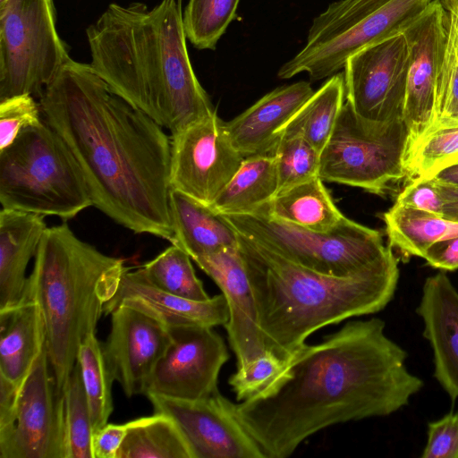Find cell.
I'll return each instance as SVG.
<instances>
[{"mask_svg":"<svg viewBox=\"0 0 458 458\" xmlns=\"http://www.w3.org/2000/svg\"><path fill=\"white\" fill-rule=\"evenodd\" d=\"M378 318L352 320L303 344L263 389L236 404L237 416L266 458H285L329 426L386 416L407 405L423 381Z\"/></svg>","mask_w":458,"mask_h":458,"instance_id":"1","label":"cell"},{"mask_svg":"<svg viewBox=\"0 0 458 458\" xmlns=\"http://www.w3.org/2000/svg\"><path fill=\"white\" fill-rule=\"evenodd\" d=\"M39 106L80 165L93 206L134 233L171 242L172 143L163 127L89 64L72 58L45 89Z\"/></svg>","mask_w":458,"mask_h":458,"instance_id":"2","label":"cell"},{"mask_svg":"<svg viewBox=\"0 0 458 458\" xmlns=\"http://www.w3.org/2000/svg\"><path fill=\"white\" fill-rule=\"evenodd\" d=\"M86 35L94 71L172 135L216 113L190 60L182 0L112 3Z\"/></svg>","mask_w":458,"mask_h":458,"instance_id":"3","label":"cell"},{"mask_svg":"<svg viewBox=\"0 0 458 458\" xmlns=\"http://www.w3.org/2000/svg\"><path fill=\"white\" fill-rule=\"evenodd\" d=\"M238 234L266 349L284 360L317 330L377 313L394 297L399 268L389 245L366 269L334 276L303 267Z\"/></svg>","mask_w":458,"mask_h":458,"instance_id":"4","label":"cell"},{"mask_svg":"<svg viewBox=\"0 0 458 458\" xmlns=\"http://www.w3.org/2000/svg\"><path fill=\"white\" fill-rule=\"evenodd\" d=\"M126 267L80 240L66 223L47 227L21 301L41 310L49 362L63 391L83 340L96 328Z\"/></svg>","mask_w":458,"mask_h":458,"instance_id":"5","label":"cell"},{"mask_svg":"<svg viewBox=\"0 0 458 458\" xmlns=\"http://www.w3.org/2000/svg\"><path fill=\"white\" fill-rule=\"evenodd\" d=\"M0 203L2 208L64 220L93 206L80 165L44 119L0 150Z\"/></svg>","mask_w":458,"mask_h":458,"instance_id":"6","label":"cell"},{"mask_svg":"<svg viewBox=\"0 0 458 458\" xmlns=\"http://www.w3.org/2000/svg\"><path fill=\"white\" fill-rule=\"evenodd\" d=\"M241 234L303 267L324 275L357 274L387 250L382 234L344 216L328 232H315L262 215L225 216Z\"/></svg>","mask_w":458,"mask_h":458,"instance_id":"7","label":"cell"},{"mask_svg":"<svg viewBox=\"0 0 458 458\" xmlns=\"http://www.w3.org/2000/svg\"><path fill=\"white\" fill-rule=\"evenodd\" d=\"M407 142L403 118L386 123L364 121L344 103L320 153L318 176L324 182L383 195L393 182L405 177Z\"/></svg>","mask_w":458,"mask_h":458,"instance_id":"8","label":"cell"},{"mask_svg":"<svg viewBox=\"0 0 458 458\" xmlns=\"http://www.w3.org/2000/svg\"><path fill=\"white\" fill-rule=\"evenodd\" d=\"M55 21L53 0H8L0 5V101L40 98L70 59Z\"/></svg>","mask_w":458,"mask_h":458,"instance_id":"9","label":"cell"},{"mask_svg":"<svg viewBox=\"0 0 458 458\" xmlns=\"http://www.w3.org/2000/svg\"><path fill=\"white\" fill-rule=\"evenodd\" d=\"M0 458H67L64 394L47 344L20 386L12 417L0 426Z\"/></svg>","mask_w":458,"mask_h":458,"instance_id":"10","label":"cell"},{"mask_svg":"<svg viewBox=\"0 0 458 458\" xmlns=\"http://www.w3.org/2000/svg\"><path fill=\"white\" fill-rule=\"evenodd\" d=\"M408 67L409 47L403 31L355 52L344 66L346 103L364 121L403 118Z\"/></svg>","mask_w":458,"mask_h":458,"instance_id":"11","label":"cell"},{"mask_svg":"<svg viewBox=\"0 0 458 458\" xmlns=\"http://www.w3.org/2000/svg\"><path fill=\"white\" fill-rule=\"evenodd\" d=\"M216 112L176 134L171 143V189L210 206L241 166Z\"/></svg>","mask_w":458,"mask_h":458,"instance_id":"12","label":"cell"},{"mask_svg":"<svg viewBox=\"0 0 458 458\" xmlns=\"http://www.w3.org/2000/svg\"><path fill=\"white\" fill-rule=\"evenodd\" d=\"M147 397L155 413L174 421L192 458H266L240 421L236 404L219 392L194 400L157 394Z\"/></svg>","mask_w":458,"mask_h":458,"instance_id":"13","label":"cell"},{"mask_svg":"<svg viewBox=\"0 0 458 458\" xmlns=\"http://www.w3.org/2000/svg\"><path fill=\"white\" fill-rule=\"evenodd\" d=\"M171 343L158 360L145 395L194 400L218 391L220 370L229 359L222 337L212 327H170Z\"/></svg>","mask_w":458,"mask_h":458,"instance_id":"14","label":"cell"},{"mask_svg":"<svg viewBox=\"0 0 458 458\" xmlns=\"http://www.w3.org/2000/svg\"><path fill=\"white\" fill-rule=\"evenodd\" d=\"M433 0H389L346 30L305 45L278 70L280 79L307 72L311 81L329 78L361 48L403 31Z\"/></svg>","mask_w":458,"mask_h":458,"instance_id":"15","label":"cell"},{"mask_svg":"<svg viewBox=\"0 0 458 458\" xmlns=\"http://www.w3.org/2000/svg\"><path fill=\"white\" fill-rule=\"evenodd\" d=\"M403 31L409 47L403 112L408 149L435 123L436 83L447 32V15L441 0H433Z\"/></svg>","mask_w":458,"mask_h":458,"instance_id":"16","label":"cell"},{"mask_svg":"<svg viewBox=\"0 0 458 458\" xmlns=\"http://www.w3.org/2000/svg\"><path fill=\"white\" fill-rule=\"evenodd\" d=\"M103 351L114 380L127 397L145 394L148 380L171 343L169 328L147 313L119 305L109 314Z\"/></svg>","mask_w":458,"mask_h":458,"instance_id":"17","label":"cell"},{"mask_svg":"<svg viewBox=\"0 0 458 458\" xmlns=\"http://www.w3.org/2000/svg\"><path fill=\"white\" fill-rule=\"evenodd\" d=\"M220 288L229 319L225 325L237 367L257 359L267 349L258 325L252 288L239 246L192 259Z\"/></svg>","mask_w":458,"mask_h":458,"instance_id":"18","label":"cell"},{"mask_svg":"<svg viewBox=\"0 0 458 458\" xmlns=\"http://www.w3.org/2000/svg\"><path fill=\"white\" fill-rule=\"evenodd\" d=\"M119 305L138 309L167 327L183 325L225 326L229 310L223 293L206 301H193L161 291L148 284L140 269L127 267L114 297L105 305V314Z\"/></svg>","mask_w":458,"mask_h":458,"instance_id":"19","label":"cell"},{"mask_svg":"<svg viewBox=\"0 0 458 458\" xmlns=\"http://www.w3.org/2000/svg\"><path fill=\"white\" fill-rule=\"evenodd\" d=\"M417 313L434 353V377L453 403L458 398V292L439 272L426 279Z\"/></svg>","mask_w":458,"mask_h":458,"instance_id":"20","label":"cell"},{"mask_svg":"<svg viewBox=\"0 0 458 458\" xmlns=\"http://www.w3.org/2000/svg\"><path fill=\"white\" fill-rule=\"evenodd\" d=\"M313 93L304 81L278 87L224 122L225 133L243 157L272 153L284 126Z\"/></svg>","mask_w":458,"mask_h":458,"instance_id":"21","label":"cell"},{"mask_svg":"<svg viewBox=\"0 0 458 458\" xmlns=\"http://www.w3.org/2000/svg\"><path fill=\"white\" fill-rule=\"evenodd\" d=\"M45 216L1 208L0 211V310L21 301L26 269L35 257L47 226Z\"/></svg>","mask_w":458,"mask_h":458,"instance_id":"22","label":"cell"},{"mask_svg":"<svg viewBox=\"0 0 458 458\" xmlns=\"http://www.w3.org/2000/svg\"><path fill=\"white\" fill-rule=\"evenodd\" d=\"M169 206L174 229L171 243L191 259L239 246L237 231L210 206L174 189L170 191Z\"/></svg>","mask_w":458,"mask_h":458,"instance_id":"23","label":"cell"},{"mask_svg":"<svg viewBox=\"0 0 458 458\" xmlns=\"http://www.w3.org/2000/svg\"><path fill=\"white\" fill-rule=\"evenodd\" d=\"M46 344L39 306L31 301L0 310V376L21 386Z\"/></svg>","mask_w":458,"mask_h":458,"instance_id":"24","label":"cell"},{"mask_svg":"<svg viewBox=\"0 0 458 458\" xmlns=\"http://www.w3.org/2000/svg\"><path fill=\"white\" fill-rule=\"evenodd\" d=\"M323 182L317 176L279 191L254 214L315 232H328L338 225L344 216Z\"/></svg>","mask_w":458,"mask_h":458,"instance_id":"25","label":"cell"},{"mask_svg":"<svg viewBox=\"0 0 458 458\" xmlns=\"http://www.w3.org/2000/svg\"><path fill=\"white\" fill-rule=\"evenodd\" d=\"M278 192L272 153L244 157L241 166L210 207L225 216L251 215Z\"/></svg>","mask_w":458,"mask_h":458,"instance_id":"26","label":"cell"},{"mask_svg":"<svg viewBox=\"0 0 458 458\" xmlns=\"http://www.w3.org/2000/svg\"><path fill=\"white\" fill-rule=\"evenodd\" d=\"M389 246L404 258H424L435 242L458 235V223L432 212L394 202L382 215Z\"/></svg>","mask_w":458,"mask_h":458,"instance_id":"27","label":"cell"},{"mask_svg":"<svg viewBox=\"0 0 458 458\" xmlns=\"http://www.w3.org/2000/svg\"><path fill=\"white\" fill-rule=\"evenodd\" d=\"M344 98V76L337 72L314 91L281 133L301 135L321 153L333 133Z\"/></svg>","mask_w":458,"mask_h":458,"instance_id":"28","label":"cell"},{"mask_svg":"<svg viewBox=\"0 0 458 458\" xmlns=\"http://www.w3.org/2000/svg\"><path fill=\"white\" fill-rule=\"evenodd\" d=\"M126 426L117 458H192L178 427L165 415L154 412Z\"/></svg>","mask_w":458,"mask_h":458,"instance_id":"29","label":"cell"},{"mask_svg":"<svg viewBox=\"0 0 458 458\" xmlns=\"http://www.w3.org/2000/svg\"><path fill=\"white\" fill-rule=\"evenodd\" d=\"M87 396L94 432L107 424L114 410L112 385L114 377L106 360L103 344L96 333L81 343L77 360Z\"/></svg>","mask_w":458,"mask_h":458,"instance_id":"30","label":"cell"},{"mask_svg":"<svg viewBox=\"0 0 458 458\" xmlns=\"http://www.w3.org/2000/svg\"><path fill=\"white\" fill-rule=\"evenodd\" d=\"M458 163V123L436 124L407 149L405 177L410 181L431 179Z\"/></svg>","mask_w":458,"mask_h":458,"instance_id":"31","label":"cell"},{"mask_svg":"<svg viewBox=\"0 0 458 458\" xmlns=\"http://www.w3.org/2000/svg\"><path fill=\"white\" fill-rule=\"evenodd\" d=\"M191 259L182 248L172 244L139 269L148 284L161 291L189 300L206 301L210 297L197 277Z\"/></svg>","mask_w":458,"mask_h":458,"instance_id":"32","label":"cell"},{"mask_svg":"<svg viewBox=\"0 0 458 458\" xmlns=\"http://www.w3.org/2000/svg\"><path fill=\"white\" fill-rule=\"evenodd\" d=\"M67 458H93L94 428L76 361L63 388Z\"/></svg>","mask_w":458,"mask_h":458,"instance_id":"33","label":"cell"},{"mask_svg":"<svg viewBox=\"0 0 458 458\" xmlns=\"http://www.w3.org/2000/svg\"><path fill=\"white\" fill-rule=\"evenodd\" d=\"M240 0H189L183 12L187 38L198 49L214 50L235 19Z\"/></svg>","mask_w":458,"mask_h":458,"instance_id":"34","label":"cell"},{"mask_svg":"<svg viewBox=\"0 0 458 458\" xmlns=\"http://www.w3.org/2000/svg\"><path fill=\"white\" fill-rule=\"evenodd\" d=\"M272 154L278 192L318 176L320 152L301 135L281 133Z\"/></svg>","mask_w":458,"mask_h":458,"instance_id":"35","label":"cell"},{"mask_svg":"<svg viewBox=\"0 0 458 458\" xmlns=\"http://www.w3.org/2000/svg\"><path fill=\"white\" fill-rule=\"evenodd\" d=\"M389 0H338L314 18L306 45H312L353 25Z\"/></svg>","mask_w":458,"mask_h":458,"instance_id":"36","label":"cell"},{"mask_svg":"<svg viewBox=\"0 0 458 458\" xmlns=\"http://www.w3.org/2000/svg\"><path fill=\"white\" fill-rule=\"evenodd\" d=\"M285 361L273 352L266 350L257 359L237 367L228 380L236 400L242 402L263 389L281 372Z\"/></svg>","mask_w":458,"mask_h":458,"instance_id":"37","label":"cell"},{"mask_svg":"<svg viewBox=\"0 0 458 458\" xmlns=\"http://www.w3.org/2000/svg\"><path fill=\"white\" fill-rule=\"evenodd\" d=\"M35 98L17 95L0 101V150L10 146L27 127L42 121Z\"/></svg>","mask_w":458,"mask_h":458,"instance_id":"38","label":"cell"},{"mask_svg":"<svg viewBox=\"0 0 458 458\" xmlns=\"http://www.w3.org/2000/svg\"><path fill=\"white\" fill-rule=\"evenodd\" d=\"M422 458H458V412H450L428 424Z\"/></svg>","mask_w":458,"mask_h":458,"instance_id":"39","label":"cell"},{"mask_svg":"<svg viewBox=\"0 0 458 458\" xmlns=\"http://www.w3.org/2000/svg\"><path fill=\"white\" fill-rule=\"evenodd\" d=\"M395 202L443 216L444 201L434 178L410 182Z\"/></svg>","mask_w":458,"mask_h":458,"instance_id":"40","label":"cell"},{"mask_svg":"<svg viewBox=\"0 0 458 458\" xmlns=\"http://www.w3.org/2000/svg\"><path fill=\"white\" fill-rule=\"evenodd\" d=\"M126 432V423L123 425L107 423L95 431L92 439L93 458H117Z\"/></svg>","mask_w":458,"mask_h":458,"instance_id":"41","label":"cell"},{"mask_svg":"<svg viewBox=\"0 0 458 458\" xmlns=\"http://www.w3.org/2000/svg\"><path fill=\"white\" fill-rule=\"evenodd\" d=\"M423 259L435 268L445 271L458 269V235L435 242L428 249Z\"/></svg>","mask_w":458,"mask_h":458,"instance_id":"42","label":"cell"},{"mask_svg":"<svg viewBox=\"0 0 458 458\" xmlns=\"http://www.w3.org/2000/svg\"><path fill=\"white\" fill-rule=\"evenodd\" d=\"M20 386L0 376V426L8 422L16 406Z\"/></svg>","mask_w":458,"mask_h":458,"instance_id":"43","label":"cell"},{"mask_svg":"<svg viewBox=\"0 0 458 458\" xmlns=\"http://www.w3.org/2000/svg\"><path fill=\"white\" fill-rule=\"evenodd\" d=\"M437 183L444 201L443 217L458 223V187Z\"/></svg>","mask_w":458,"mask_h":458,"instance_id":"44","label":"cell"},{"mask_svg":"<svg viewBox=\"0 0 458 458\" xmlns=\"http://www.w3.org/2000/svg\"><path fill=\"white\" fill-rule=\"evenodd\" d=\"M434 179L440 184L458 187V163L441 170Z\"/></svg>","mask_w":458,"mask_h":458,"instance_id":"45","label":"cell"},{"mask_svg":"<svg viewBox=\"0 0 458 458\" xmlns=\"http://www.w3.org/2000/svg\"><path fill=\"white\" fill-rule=\"evenodd\" d=\"M8 0H0V5H3L4 4H5Z\"/></svg>","mask_w":458,"mask_h":458,"instance_id":"46","label":"cell"}]
</instances>
